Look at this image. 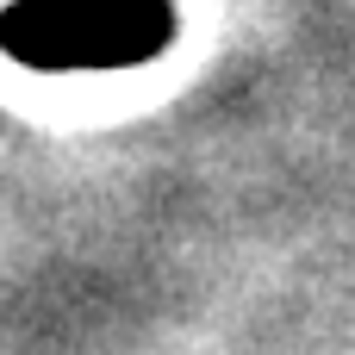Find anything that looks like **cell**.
I'll return each instance as SVG.
<instances>
[{
	"mask_svg": "<svg viewBox=\"0 0 355 355\" xmlns=\"http://www.w3.org/2000/svg\"><path fill=\"white\" fill-rule=\"evenodd\" d=\"M175 37L168 0H19L0 12V44L37 69H125Z\"/></svg>",
	"mask_w": 355,
	"mask_h": 355,
	"instance_id": "cell-1",
	"label": "cell"
}]
</instances>
